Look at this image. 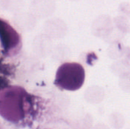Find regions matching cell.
<instances>
[{"mask_svg":"<svg viewBox=\"0 0 130 129\" xmlns=\"http://www.w3.org/2000/svg\"><path fill=\"white\" fill-rule=\"evenodd\" d=\"M30 106V96L23 87L8 86L0 90V116L6 121L17 123L24 120Z\"/></svg>","mask_w":130,"mask_h":129,"instance_id":"6da1fadb","label":"cell"},{"mask_svg":"<svg viewBox=\"0 0 130 129\" xmlns=\"http://www.w3.org/2000/svg\"><path fill=\"white\" fill-rule=\"evenodd\" d=\"M85 81L84 67L77 62H66L57 69L54 84L63 90L75 91L82 87Z\"/></svg>","mask_w":130,"mask_h":129,"instance_id":"7a4b0ae2","label":"cell"},{"mask_svg":"<svg viewBox=\"0 0 130 129\" xmlns=\"http://www.w3.org/2000/svg\"><path fill=\"white\" fill-rule=\"evenodd\" d=\"M0 42L3 52L8 56L18 53L21 46L18 33L12 27L2 20H0Z\"/></svg>","mask_w":130,"mask_h":129,"instance_id":"3957f363","label":"cell"},{"mask_svg":"<svg viewBox=\"0 0 130 129\" xmlns=\"http://www.w3.org/2000/svg\"><path fill=\"white\" fill-rule=\"evenodd\" d=\"M8 65L3 62V59L0 56V90L6 87L9 83L10 70Z\"/></svg>","mask_w":130,"mask_h":129,"instance_id":"277c9868","label":"cell"}]
</instances>
